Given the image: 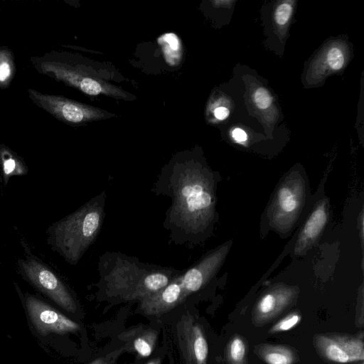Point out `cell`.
<instances>
[{"instance_id":"obj_15","label":"cell","mask_w":364,"mask_h":364,"mask_svg":"<svg viewBox=\"0 0 364 364\" xmlns=\"http://www.w3.org/2000/svg\"><path fill=\"white\" fill-rule=\"evenodd\" d=\"M262 359L267 364H294V351L284 346L263 345L258 350Z\"/></svg>"},{"instance_id":"obj_5","label":"cell","mask_w":364,"mask_h":364,"mask_svg":"<svg viewBox=\"0 0 364 364\" xmlns=\"http://www.w3.org/2000/svg\"><path fill=\"white\" fill-rule=\"evenodd\" d=\"M18 273L33 287L66 311L75 313L77 304L72 294L48 266L29 251L16 262Z\"/></svg>"},{"instance_id":"obj_19","label":"cell","mask_w":364,"mask_h":364,"mask_svg":"<svg viewBox=\"0 0 364 364\" xmlns=\"http://www.w3.org/2000/svg\"><path fill=\"white\" fill-rule=\"evenodd\" d=\"M327 63L333 70L341 69L344 63V55L342 50L338 47H332L326 56Z\"/></svg>"},{"instance_id":"obj_22","label":"cell","mask_w":364,"mask_h":364,"mask_svg":"<svg viewBox=\"0 0 364 364\" xmlns=\"http://www.w3.org/2000/svg\"><path fill=\"white\" fill-rule=\"evenodd\" d=\"M232 136L237 141L243 142L247 139V134L245 131L240 128H235L232 131Z\"/></svg>"},{"instance_id":"obj_3","label":"cell","mask_w":364,"mask_h":364,"mask_svg":"<svg viewBox=\"0 0 364 364\" xmlns=\"http://www.w3.org/2000/svg\"><path fill=\"white\" fill-rule=\"evenodd\" d=\"M105 200L103 191L48 227L47 244L70 264L78 263L100 232L105 215Z\"/></svg>"},{"instance_id":"obj_20","label":"cell","mask_w":364,"mask_h":364,"mask_svg":"<svg viewBox=\"0 0 364 364\" xmlns=\"http://www.w3.org/2000/svg\"><path fill=\"white\" fill-rule=\"evenodd\" d=\"M293 10L291 4L289 1L284 2L279 5L275 11L274 18L279 26L285 25L290 18Z\"/></svg>"},{"instance_id":"obj_21","label":"cell","mask_w":364,"mask_h":364,"mask_svg":"<svg viewBox=\"0 0 364 364\" xmlns=\"http://www.w3.org/2000/svg\"><path fill=\"white\" fill-rule=\"evenodd\" d=\"M254 100L259 108L264 109L269 107L272 99L266 89L260 87L255 92Z\"/></svg>"},{"instance_id":"obj_6","label":"cell","mask_w":364,"mask_h":364,"mask_svg":"<svg viewBox=\"0 0 364 364\" xmlns=\"http://www.w3.org/2000/svg\"><path fill=\"white\" fill-rule=\"evenodd\" d=\"M27 93L33 104L68 124L80 125L110 115L100 109L63 96L45 94L31 88L27 90Z\"/></svg>"},{"instance_id":"obj_9","label":"cell","mask_w":364,"mask_h":364,"mask_svg":"<svg viewBox=\"0 0 364 364\" xmlns=\"http://www.w3.org/2000/svg\"><path fill=\"white\" fill-rule=\"evenodd\" d=\"M180 350L186 364H207L208 344L201 326L184 314L176 325Z\"/></svg>"},{"instance_id":"obj_4","label":"cell","mask_w":364,"mask_h":364,"mask_svg":"<svg viewBox=\"0 0 364 364\" xmlns=\"http://www.w3.org/2000/svg\"><path fill=\"white\" fill-rule=\"evenodd\" d=\"M30 61L39 74L75 87L88 95L125 96L123 90L92 77L75 64L72 58L65 53L52 50L33 56Z\"/></svg>"},{"instance_id":"obj_18","label":"cell","mask_w":364,"mask_h":364,"mask_svg":"<svg viewBox=\"0 0 364 364\" xmlns=\"http://www.w3.org/2000/svg\"><path fill=\"white\" fill-rule=\"evenodd\" d=\"M301 316L298 312H292L277 322L269 330L270 333L288 331L296 326Z\"/></svg>"},{"instance_id":"obj_12","label":"cell","mask_w":364,"mask_h":364,"mask_svg":"<svg viewBox=\"0 0 364 364\" xmlns=\"http://www.w3.org/2000/svg\"><path fill=\"white\" fill-rule=\"evenodd\" d=\"M328 218V204L326 198L314 207L299 232L294 247V254L304 255L318 239Z\"/></svg>"},{"instance_id":"obj_11","label":"cell","mask_w":364,"mask_h":364,"mask_svg":"<svg viewBox=\"0 0 364 364\" xmlns=\"http://www.w3.org/2000/svg\"><path fill=\"white\" fill-rule=\"evenodd\" d=\"M296 289L278 284L264 293L253 309L255 325H264L286 309L294 299Z\"/></svg>"},{"instance_id":"obj_2","label":"cell","mask_w":364,"mask_h":364,"mask_svg":"<svg viewBox=\"0 0 364 364\" xmlns=\"http://www.w3.org/2000/svg\"><path fill=\"white\" fill-rule=\"evenodd\" d=\"M99 284L107 296L141 301L166 287L181 272L145 264L119 252H105L99 262Z\"/></svg>"},{"instance_id":"obj_23","label":"cell","mask_w":364,"mask_h":364,"mask_svg":"<svg viewBox=\"0 0 364 364\" xmlns=\"http://www.w3.org/2000/svg\"><path fill=\"white\" fill-rule=\"evenodd\" d=\"M229 111L224 107H220L215 109L214 114L218 119H224L228 116Z\"/></svg>"},{"instance_id":"obj_17","label":"cell","mask_w":364,"mask_h":364,"mask_svg":"<svg viewBox=\"0 0 364 364\" xmlns=\"http://www.w3.org/2000/svg\"><path fill=\"white\" fill-rule=\"evenodd\" d=\"M246 356V346L243 339L234 336L226 348V357L229 364H243Z\"/></svg>"},{"instance_id":"obj_7","label":"cell","mask_w":364,"mask_h":364,"mask_svg":"<svg viewBox=\"0 0 364 364\" xmlns=\"http://www.w3.org/2000/svg\"><path fill=\"white\" fill-rule=\"evenodd\" d=\"M305 199V183L301 176H287L279 186L269 210L273 226L279 230H288L295 223L302 210Z\"/></svg>"},{"instance_id":"obj_14","label":"cell","mask_w":364,"mask_h":364,"mask_svg":"<svg viewBox=\"0 0 364 364\" xmlns=\"http://www.w3.org/2000/svg\"><path fill=\"white\" fill-rule=\"evenodd\" d=\"M0 168L4 186L12 176H24L28 171L23 159L4 144L0 145Z\"/></svg>"},{"instance_id":"obj_8","label":"cell","mask_w":364,"mask_h":364,"mask_svg":"<svg viewBox=\"0 0 364 364\" xmlns=\"http://www.w3.org/2000/svg\"><path fill=\"white\" fill-rule=\"evenodd\" d=\"M25 305L33 326L42 336L65 334L80 329L78 323L31 294H26Z\"/></svg>"},{"instance_id":"obj_24","label":"cell","mask_w":364,"mask_h":364,"mask_svg":"<svg viewBox=\"0 0 364 364\" xmlns=\"http://www.w3.org/2000/svg\"><path fill=\"white\" fill-rule=\"evenodd\" d=\"M89 364H112L109 361L104 358H98Z\"/></svg>"},{"instance_id":"obj_25","label":"cell","mask_w":364,"mask_h":364,"mask_svg":"<svg viewBox=\"0 0 364 364\" xmlns=\"http://www.w3.org/2000/svg\"><path fill=\"white\" fill-rule=\"evenodd\" d=\"M146 364H161V360L159 358L153 359Z\"/></svg>"},{"instance_id":"obj_10","label":"cell","mask_w":364,"mask_h":364,"mask_svg":"<svg viewBox=\"0 0 364 364\" xmlns=\"http://www.w3.org/2000/svg\"><path fill=\"white\" fill-rule=\"evenodd\" d=\"M315 343L319 352L328 360L347 363L364 359L363 342L358 338L319 335Z\"/></svg>"},{"instance_id":"obj_16","label":"cell","mask_w":364,"mask_h":364,"mask_svg":"<svg viewBox=\"0 0 364 364\" xmlns=\"http://www.w3.org/2000/svg\"><path fill=\"white\" fill-rule=\"evenodd\" d=\"M16 73L14 55L11 50L0 46V88L9 87Z\"/></svg>"},{"instance_id":"obj_13","label":"cell","mask_w":364,"mask_h":364,"mask_svg":"<svg viewBox=\"0 0 364 364\" xmlns=\"http://www.w3.org/2000/svg\"><path fill=\"white\" fill-rule=\"evenodd\" d=\"M157 338L156 330L141 326L128 329L119 335L125 350L141 358L149 357L152 353Z\"/></svg>"},{"instance_id":"obj_1","label":"cell","mask_w":364,"mask_h":364,"mask_svg":"<svg viewBox=\"0 0 364 364\" xmlns=\"http://www.w3.org/2000/svg\"><path fill=\"white\" fill-rule=\"evenodd\" d=\"M153 191L171 200L163 225L173 242L196 243L205 236L215 213L210 173L193 161H178L162 170Z\"/></svg>"}]
</instances>
